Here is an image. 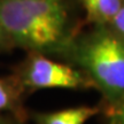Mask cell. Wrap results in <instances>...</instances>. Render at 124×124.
<instances>
[{
	"mask_svg": "<svg viewBox=\"0 0 124 124\" xmlns=\"http://www.w3.org/2000/svg\"><path fill=\"white\" fill-rule=\"evenodd\" d=\"M79 107L68 108L63 110L36 114L35 120L37 124H70V122L78 113Z\"/></svg>",
	"mask_w": 124,
	"mask_h": 124,
	"instance_id": "8992f818",
	"label": "cell"
},
{
	"mask_svg": "<svg viewBox=\"0 0 124 124\" xmlns=\"http://www.w3.org/2000/svg\"><path fill=\"white\" fill-rule=\"evenodd\" d=\"M123 2H124V0H123Z\"/></svg>",
	"mask_w": 124,
	"mask_h": 124,
	"instance_id": "30bf717a",
	"label": "cell"
},
{
	"mask_svg": "<svg viewBox=\"0 0 124 124\" xmlns=\"http://www.w3.org/2000/svg\"><path fill=\"white\" fill-rule=\"evenodd\" d=\"M14 47L13 44L10 43V40L8 39V37L6 36L2 29L0 28V52L1 51H7V49Z\"/></svg>",
	"mask_w": 124,
	"mask_h": 124,
	"instance_id": "9c48e42d",
	"label": "cell"
},
{
	"mask_svg": "<svg viewBox=\"0 0 124 124\" xmlns=\"http://www.w3.org/2000/svg\"><path fill=\"white\" fill-rule=\"evenodd\" d=\"M86 18L93 24H109L123 5V0H80Z\"/></svg>",
	"mask_w": 124,
	"mask_h": 124,
	"instance_id": "277c9868",
	"label": "cell"
},
{
	"mask_svg": "<svg viewBox=\"0 0 124 124\" xmlns=\"http://www.w3.org/2000/svg\"><path fill=\"white\" fill-rule=\"evenodd\" d=\"M20 87L22 86L16 78H0V111L9 110L15 107Z\"/></svg>",
	"mask_w": 124,
	"mask_h": 124,
	"instance_id": "5b68a950",
	"label": "cell"
},
{
	"mask_svg": "<svg viewBox=\"0 0 124 124\" xmlns=\"http://www.w3.org/2000/svg\"><path fill=\"white\" fill-rule=\"evenodd\" d=\"M108 25L124 41V2Z\"/></svg>",
	"mask_w": 124,
	"mask_h": 124,
	"instance_id": "ba28073f",
	"label": "cell"
},
{
	"mask_svg": "<svg viewBox=\"0 0 124 124\" xmlns=\"http://www.w3.org/2000/svg\"><path fill=\"white\" fill-rule=\"evenodd\" d=\"M0 28L13 46L64 54L77 35L68 0H0Z\"/></svg>",
	"mask_w": 124,
	"mask_h": 124,
	"instance_id": "6da1fadb",
	"label": "cell"
},
{
	"mask_svg": "<svg viewBox=\"0 0 124 124\" xmlns=\"http://www.w3.org/2000/svg\"><path fill=\"white\" fill-rule=\"evenodd\" d=\"M16 78H18L17 80L22 87L31 90H79L93 87L91 80L82 70L51 60L45 54L40 53H30Z\"/></svg>",
	"mask_w": 124,
	"mask_h": 124,
	"instance_id": "3957f363",
	"label": "cell"
},
{
	"mask_svg": "<svg viewBox=\"0 0 124 124\" xmlns=\"http://www.w3.org/2000/svg\"><path fill=\"white\" fill-rule=\"evenodd\" d=\"M107 124H124V99L114 103H107Z\"/></svg>",
	"mask_w": 124,
	"mask_h": 124,
	"instance_id": "52a82bcc",
	"label": "cell"
},
{
	"mask_svg": "<svg viewBox=\"0 0 124 124\" xmlns=\"http://www.w3.org/2000/svg\"><path fill=\"white\" fill-rule=\"evenodd\" d=\"M66 55L91 80L107 103L124 99V41L108 24L75 36Z\"/></svg>",
	"mask_w": 124,
	"mask_h": 124,
	"instance_id": "7a4b0ae2",
	"label": "cell"
}]
</instances>
